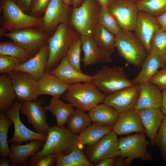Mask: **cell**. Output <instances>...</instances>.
I'll use <instances>...</instances> for the list:
<instances>
[{"mask_svg":"<svg viewBox=\"0 0 166 166\" xmlns=\"http://www.w3.org/2000/svg\"><path fill=\"white\" fill-rule=\"evenodd\" d=\"M117 157L109 158L104 159L94 166H113L115 164Z\"/></svg>","mask_w":166,"mask_h":166,"instance_id":"bcb514c9","label":"cell"},{"mask_svg":"<svg viewBox=\"0 0 166 166\" xmlns=\"http://www.w3.org/2000/svg\"><path fill=\"white\" fill-rule=\"evenodd\" d=\"M22 10L26 14H30V5L33 0H15Z\"/></svg>","mask_w":166,"mask_h":166,"instance_id":"f6af8a7d","label":"cell"},{"mask_svg":"<svg viewBox=\"0 0 166 166\" xmlns=\"http://www.w3.org/2000/svg\"><path fill=\"white\" fill-rule=\"evenodd\" d=\"M38 95H47L52 97L60 98L69 86L54 75L45 73L37 81Z\"/></svg>","mask_w":166,"mask_h":166,"instance_id":"d4e9b609","label":"cell"},{"mask_svg":"<svg viewBox=\"0 0 166 166\" xmlns=\"http://www.w3.org/2000/svg\"><path fill=\"white\" fill-rule=\"evenodd\" d=\"M51 0H33L30 5V15L41 17Z\"/></svg>","mask_w":166,"mask_h":166,"instance_id":"b9f144b4","label":"cell"},{"mask_svg":"<svg viewBox=\"0 0 166 166\" xmlns=\"http://www.w3.org/2000/svg\"><path fill=\"white\" fill-rule=\"evenodd\" d=\"M8 74L17 99L22 102L38 100L37 81L30 74L15 70Z\"/></svg>","mask_w":166,"mask_h":166,"instance_id":"4fadbf2b","label":"cell"},{"mask_svg":"<svg viewBox=\"0 0 166 166\" xmlns=\"http://www.w3.org/2000/svg\"><path fill=\"white\" fill-rule=\"evenodd\" d=\"M12 121L7 117L3 112L0 113V156L8 157L10 153L8 144L7 133Z\"/></svg>","mask_w":166,"mask_h":166,"instance_id":"8d00e7d4","label":"cell"},{"mask_svg":"<svg viewBox=\"0 0 166 166\" xmlns=\"http://www.w3.org/2000/svg\"><path fill=\"white\" fill-rule=\"evenodd\" d=\"M78 137V135L72 132L67 128L57 125L49 127L42 148L28 159L27 164L31 160L47 155L69 154L77 147L83 145L79 143Z\"/></svg>","mask_w":166,"mask_h":166,"instance_id":"7a4b0ae2","label":"cell"},{"mask_svg":"<svg viewBox=\"0 0 166 166\" xmlns=\"http://www.w3.org/2000/svg\"><path fill=\"white\" fill-rule=\"evenodd\" d=\"M85 0H73L72 5L73 8H76L80 6Z\"/></svg>","mask_w":166,"mask_h":166,"instance_id":"f907efd6","label":"cell"},{"mask_svg":"<svg viewBox=\"0 0 166 166\" xmlns=\"http://www.w3.org/2000/svg\"><path fill=\"white\" fill-rule=\"evenodd\" d=\"M160 28L156 17L145 12L139 10L133 30L143 43L148 55L150 53L152 39L156 32Z\"/></svg>","mask_w":166,"mask_h":166,"instance_id":"e0dca14e","label":"cell"},{"mask_svg":"<svg viewBox=\"0 0 166 166\" xmlns=\"http://www.w3.org/2000/svg\"><path fill=\"white\" fill-rule=\"evenodd\" d=\"M0 55L15 57L22 63L27 61L32 57L24 49L13 42L9 41L0 42Z\"/></svg>","mask_w":166,"mask_h":166,"instance_id":"836d02e7","label":"cell"},{"mask_svg":"<svg viewBox=\"0 0 166 166\" xmlns=\"http://www.w3.org/2000/svg\"><path fill=\"white\" fill-rule=\"evenodd\" d=\"M138 111L145 134L151 144L155 145L156 135L164 115L160 109H143Z\"/></svg>","mask_w":166,"mask_h":166,"instance_id":"cb8c5ba5","label":"cell"},{"mask_svg":"<svg viewBox=\"0 0 166 166\" xmlns=\"http://www.w3.org/2000/svg\"><path fill=\"white\" fill-rule=\"evenodd\" d=\"M161 90H166V69H162L149 81Z\"/></svg>","mask_w":166,"mask_h":166,"instance_id":"ee69618b","label":"cell"},{"mask_svg":"<svg viewBox=\"0 0 166 166\" xmlns=\"http://www.w3.org/2000/svg\"><path fill=\"white\" fill-rule=\"evenodd\" d=\"M57 154L46 155L31 160L27 163L30 166H53L56 164Z\"/></svg>","mask_w":166,"mask_h":166,"instance_id":"7bdbcfd3","label":"cell"},{"mask_svg":"<svg viewBox=\"0 0 166 166\" xmlns=\"http://www.w3.org/2000/svg\"><path fill=\"white\" fill-rule=\"evenodd\" d=\"M145 133H139L118 140V153L115 166L130 165L136 159L150 161L153 156L147 151V148L149 142L146 139Z\"/></svg>","mask_w":166,"mask_h":166,"instance_id":"3957f363","label":"cell"},{"mask_svg":"<svg viewBox=\"0 0 166 166\" xmlns=\"http://www.w3.org/2000/svg\"><path fill=\"white\" fill-rule=\"evenodd\" d=\"M44 108L55 116L57 125L61 128L65 127L69 117L74 110L71 104L64 102L60 98L53 97L48 105H45Z\"/></svg>","mask_w":166,"mask_h":166,"instance_id":"83f0119b","label":"cell"},{"mask_svg":"<svg viewBox=\"0 0 166 166\" xmlns=\"http://www.w3.org/2000/svg\"><path fill=\"white\" fill-rule=\"evenodd\" d=\"M139 73L132 81L134 85L149 81L158 72L159 69L164 68L162 58L158 55H148L144 61Z\"/></svg>","mask_w":166,"mask_h":166,"instance_id":"484cf974","label":"cell"},{"mask_svg":"<svg viewBox=\"0 0 166 166\" xmlns=\"http://www.w3.org/2000/svg\"><path fill=\"white\" fill-rule=\"evenodd\" d=\"M93 122L113 127L117 121L120 114L113 107L103 103L100 104L89 111Z\"/></svg>","mask_w":166,"mask_h":166,"instance_id":"4316f807","label":"cell"},{"mask_svg":"<svg viewBox=\"0 0 166 166\" xmlns=\"http://www.w3.org/2000/svg\"><path fill=\"white\" fill-rule=\"evenodd\" d=\"M91 120L85 111L76 109L69 117L67 128L73 133L80 134L91 125Z\"/></svg>","mask_w":166,"mask_h":166,"instance_id":"d6a6232c","label":"cell"},{"mask_svg":"<svg viewBox=\"0 0 166 166\" xmlns=\"http://www.w3.org/2000/svg\"><path fill=\"white\" fill-rule=\"evenodd\" d=\"M156 145L159 148L162 158L166 165V116L164 115L157 133Z\"/></svg>","mask_w":166,"mask_h":166,"instance_id":"ab89813d","label":"cell"},{"mask_svg":"<svg viewBox=\"0 0 166 166\" xmlns=\"http://www.w3.org/2000/svg\"><path fill=\"white\" fill-rule=\"evenodd\" d=\"M139 94V86L134 85L109 94L103 103L113 108L120 114L134 108Z\"/></svg>","mask_w":166,"mask_h":166,"instance_id":"2e32d148","label":"cell"},{"mask_svg":"<svg viewBox=\"0 0 166 166\" xmlns=\"http://www.w3.org/2000/svg\"><path fill=\"white\" fill-rule=\"evenodd\" d=\"M0 24L9 32L30 27H40L42 18L25 13L15 0H0Z\"/></svg>","mask_w":166,"mask_h":166,"instance_id":"5b68a950","label":"cell"},{"mask_svg":"<svg viewBox=\"0 0 166 166\" xmlns=\"http://www.w3.org/2000/svg\"><path fill=\"white\" fill-rule=\"evenodd\" d=\"M135 0V1H138V0Z\"/></svg>","mask_w":166,"mask_h":166,"instance_id":"9f6ffc18","label":"cell"},{"mask_svg":"<svg viewBox=\"0 0 166 166\" xmlns=\"http://www.w3.org/2000/svg\"><path fill=\"white\" fill-rule=\"evenodd\" d=\"M93 77V83L97 88L108 94L134 85L121 67L103 66Z\"/></svg>","mask_w":166,"mask_h":166,"instance_id":"ba28073f","label":"cell"},{"mask_svg":"<svg viewBox=\"0 0 166 166\" xmlns=\"http://www.w3.org/2000/svg\"><path fill=\"white\" fill-rule=\"evenodd\" d=\"M156 18L160 24V28L166 30V11Z\"/></svg>","mask_w":166,"mask_h":166,"instance_id":"7dc6e473","label":"cell"},{"mask_svg":"<svg viewBox=\"0 0 166 166\" xmlns=\"http://www.w3.org/2000/svg\"><path fill=\"white\" fill-rule=\"evenodd\" d=\"M43 104L42 101L38 100L23 101L20 112L27 117L28 122L32 125L36 132L46 134L49 127L47 122Z\"/></svg>","mask_w":166,"mask_h":166,"instance_id":"9a60e30c","label":"cell"},{"mask_svg":"<svg viewBox=\"0 0 166 166\" xmlns=\"http://www.w3.org/2000/svg\"><path fill=\"white\" fill-rule=\"evenodd\" d=\"M22 102L16 99L12 107L4 112L6 116L12 121L14 127L13 136L9 140V143L21 144L22 142L32 140H39L45 142L46 134L39 133L29 129L21 121L19 113Z\"/></svg>","mask_w":166,"mask_h":166,"instance_id":"7c38bea8","label":"cell"},{"mask_svg":"<svg viewBox=\"0 0 166 166\" xmlns=\"http://www.w3.org/2000/svg\"><path fill=\"white\" fill-rule=\"evenodd\" d=\"M49 73L53 74L62 81L69 85L79 83H93V76L78 71L69 63L66 56Z\"/></svg>","mask_w":166,"mask_h":166,"instance_id":"44dd1931","label":"cell"},{"mask_svg":"<svg viewBox=\"0 0 166 166\" xmlns=\"http://www.w3.org/2000/svg\"><path fill=\"white\" fill-rule=\"evenodd\" d=\"M112 131V127L93 122L78 135L79 143L92 145Z\"/></svg>","mask_w":166,"mask_h":166,"instance_id":"f1b7e54d","label":"cell"},{"mask_svg":"<svg viewBox=\"0 0 166 166\" xmlns=\"http://www.w3.org/2000/svg\"><path fill=\"white\" fill-rule=\"evenodd\" d=\"M84 57L81 60L84 66L101 63H110L113 60L111 55L99 46L91 36L81 35Z\"/></svg>","mask_w":166,"mask_h":166,"instance_id":"ac0fdd59","label":"cell"},{"mask_svg":"<svg viewBox=\"0 0 166 166\" xmlns=\"http://www.w3.org/2000/svg\"><path fill=\"white\" fill-rule=\"evenodd\" d=\"M64 3L66 5L69 6L72 4L73 0H62Z\"/></svg>","mask_w":166,"mask_h":166,"instance_id":"11a10c76","label":"cell"},{"mask_svg":"<svg viewBox=\"0 0 166 166\" xmlns=\"http://www.w3.org/2000/svg\"><path fill=\"white\" fill-rule=\"evenodd\" d=\"M98 2L100 6H107L111 0H96Z\"/></svg>","mask_w":166,"mask_h":166,"instance_id":"816d5d0a","label":"cell"},{"mask_svg":"<svg viewBox=\"0 0 166 166\" xmlns=\"http://www.w3.org/2000/svg\"><path fill=\"white\" fill-rule=\"evenodd\" d=\"M112 131L120 135L135 132L145 134L139 111L133 108L120 114L117 121L112 127Z\"/></svg>","mask_w":166,"mask_h":166,"instance_id":"d6986e66","label":"cell"},{"mask_svg":"<svg viewBox=\"0 0 166 166\" xmlns=\"http://www.w3.org/2000/svg\"><path fill=\"white\" fill-rule=\"evenodd\" d=\"M17 99L11 80L8 74L0 76V111L3 112L11 108Z\"/></svg>","mask_w":166,"mask_h":166,"instance_id":"4dcf8cb0","label":"cell"},{"mask_svg":"<svg viewBox=\"0 0 166 166\" xmlns=\"http://www.w3.org/2000/svg\"><path fill=\"white\" fill-rule=\"evenodd\" d=\"M84 145L78 146L69 154H57V166H93L83 150Z\"/></svg>","mask_w":166,"mask_h":166,"instance_id":"f546056e","label":"cell"},{"mask_svg":"<svg viewBox=\"0 0 166 166\" xmlns=\"http://www.w3.org/2000/svg\"><path fill=\"white\" fill-rule=\"evenodd\" d=\"M4 36L12 40L32 57L47 43L49 36L39 27L24 28L9 32Z\"/></svg>","mask_w":166,"mask_h":166,"instance_id":"9c48e42d","label":"cell"},{"mask_svg":"<svg viewBox=\"0 0 166 166\" xmlns=\"http://www.w3.org/2000/svg\"><path fill=\"white\" fill-rule=\"evenodd\" d=\"M21 63V61L15 57L0 55V73L8 74L14 70Z\"/></svg>","mask_w":166,"mask_h":166,"instance_id":"60d3db41","label":"cell"},{"mask_svg":"<svg viewBox=\"0 0 166 166\" xmlns=\"http://www.w3.org/2000/svg\"><path fill=\"white\" fill-rule=\"evenodd\" d=\"M98 24L115 35L119 34L122 30L106 6H101Z\"/></svg>","mask_w":166,"mask_h":166,"instance_id":"d590c367","label":"cell"},{"mask_svg":"<svg viewBox=\"0 0 166 166\" xmlns=\"http://www.w3.org/2000/svg\"><path fill=\"white\" fill-rule=\"evenodd\" d=\"M45 142L39 140H32L29 143L24 145L11 143L9 146L10 153L8 157L13 165H26L28 159L40 150Z\"/></svg>","mask_w":166,"mask_h":166,"instance_id":"603a6c76","label":"cell"},{"mask_svg":"<svg viewBox=\"0 0 166 166\" xmlns=\"http://www.w3.org/2000/svg\"><path fill=\"white\" fill-rule=\"evenodd\" d=\"M100 7L96 0H85L79 6L73 8L69 22L80 35L91 36L98 24Z\"/></svg>","mask_w":166,"mask_h":166,"instance_id":"8992f818","label":"cell"},{"mask_svg":"<svg viewBox=\"0 0 166 166\" xmlns=\"http://www.w3.org/2000/svg\"><path fill=\"white\" fill-rule=\"evenodd\" d=\"M166 50V30L161 28L154 34L151 42L148 55H158L162 57Z\"/></svg>","mask_w":166,"mask_h":166,"instance_id":"74e56055","label":"cell"},{"mask_svg":"<svg viewBox=\"0 0 166 166\" xmlns=\"http://www.w3.org/2000/svg\"><path fill=\"white\" fill-rule=\"evenodd\" d=\"M139 94L134 108L139 110L143 109H160L162 92L156 85L149 81L137 85Z\"/></svg>","mask_w":166,"mask_h":166,"instance_id":"ffe728a7","label":"cell"},{"mask_svg":"<svg viewBox=\"0 0 166 166\" xmlns=\"http://www.w3.org/2000/svg\"><path fill=\"white\" fill-rule=\"evenodd\" d=\"M8 30L5 27H2L0 28V37L4 36V35L8 33Z\"/></svg>","mask_w":166,"mask_h":166,"instance_id":"f5cc1de1","label":"cell"},{"mask_svg":"<svg viewBox=\"0 0 166 166\" xmlns=\"http://www.w3.org/2000/svg\"><path fill=\"white\" fill-rule=\"evenodd\" d=\"M107 7L122 30H134L139 12L136 1L111 0Z\"/></svg>","mask_w":166,"mask_h":166,"instance_id":"30bf717a","label":"cell"},{"mask_svg":"<svg viewBox=\"0 0 166 166\" xmlns=\"http://www.w3.org/2000/svg\"><path fill=\"white\" fill-rule=\"evenodd\" d=\"M49 54L48 46L46 43L35 55L27 61L21 63L15 70L27 73L37 81L45 73Z\"/></svg>","mask_w":166,"mask_h":166,"instance_id":"7402d4cb","label":"cell"},{"mask_svg":"<svg viewBox=\"0 0 166 166\" xmlns=\"http://www.w3.org/2000/svg\"><path fill=\"white\" fill-rule=\"evenodd\" d=\"M162 102L160 109L164 115L166 116V90H162Z\"/></svg>","mask_w":166,"mask_h":166,"instance_id":"c3c4849f","label":"cell"},{"mask_svg":"<svg viewBox=\"0 0 166 166\" xmlns=\"http://www.w3.org/2000/svg\"><path fill=\"white\" fill-rule=\"evenodd\" d=\"M162 58L164 63V68L166 69V50L163 54Z\"/></svg>","mask_w":166,"mask_h":166,"instance_id":"db71d44e","label":"cell"},{"mask_svg":"<svg viewBox=\"0 0 166 166\" xmlns=\"http://www.w3.org/2000/svg\"><path fill=\"white\" fill-rule=\"evenodd\" d=\"M72 9L62 0H51L42 17L39 28L51 36L60 24L69 22Z\"/></svg>","mask_w":166,"mask_h":166,"instance_id":"8fae6325","label":"cell"},{"mask_svg":"<svg viewBox=\"0 0 166 166\" xmlns=\"http://www.w3.org/2000/svg\"><path fill=\"white\" fill-rule=\"evenodd\" d=\"M118 140L113 131L107 134L94 144L90 146L87 158L94 166L101 160L117 157Z\"/></svg>","mask_w":166,"mask_h":166,"instance_id":"5bb4252c","label":"cell"},{"mask_svg":"<svg viewBox=\"0 0 166 166\" xmlns=\"http://www.w3.org/2000/svg\"><path fill=\"white\" fill-rule=\"evenodd\" d=\"M139 10L157 17L166 11V0H139L136 1Z\"/></svg>","mask_w":166,"mask_h":166,"instance_id":"e575fe53","label":"cell"},{"mask_svg":"<svg viewBox=\"0 0 166 166\" xmlns=\"http://www.w3.org/2000/svg\"><path fill=\"white\" fill-rule=\"evenodd\" d=\"M81 42L80 39L75 41L69 49L66 57L69 64L77 70L81 72Z\"/></svg>","mask_w":166,"mask_h":166,"instance_id":"f35d334b","label":"cell"},{"mask_svg":"<svg viewBox=\"0 0 166 166\" xmlns=\"http://www.w3.org/2000/svg\"><path fill=\"white\" fill-rule=\"evenodd\" d=\"M92 38L100 48L111 54L115 49L116 36L98 24Z\"/></svg>","mask_w":166,"mask_h":166,"instance_id":"1f68e13d","label":"cell"},{"mask_svg":"<svg viewBox=\"0 0 166 166\" xmlns=\"http://www.w3.org/2000/svg\"><path fill=\"white\" fill-rule=\"evenodd\" d=\"M105 96L93 83H79L69 85L62 98L73 107L89 111L103 103Z\"/></svg>","mask_w":166,"mask_h":166,"instance_id":"277c9868","label":"cell"},{"mask_svg":"<svg viewBox=\"0 0 166 166\" xmlns=\"http://www.w3.org/2000/svg\"><path fill=\"white\" fill-rule=\"evenodd\" d=\"M80 35L69 22L58 26L47 42L49 54L45 73H49L59 64Z\"/></svg>","mask_w":166,"mask_h":166,"instance_id":"6da1fadb","label":"cell"},{"mask_svg":"<svg viewBox=\"0 0 166 166\" xmlns=\"http://www.w3.org/2000/svg\"><path fill=\"white\" fill-rule=\"evenodd\" d=\"M8 157L5 156H0V166H11L13 164Z\"/></svg>","mask_w":166,"mask_h":166,"instance_id":"681fc988","label":"cell"},{"mask_svg":"<svg viewBox=\"0 0 166 166\" xmlns=\"http://www.w3.org/2000/svg\"><path fill=\"white\" fill-rule=\"evenodd\" d=\"M116 36L115 46L120 56L128 64L141 67L148 54L141 41L132 31L122 30Z\"/></svg>","mask_w":166,"mask_h":166,"instance_id":"52a82bcc","label":"cell"}]
</instances>
